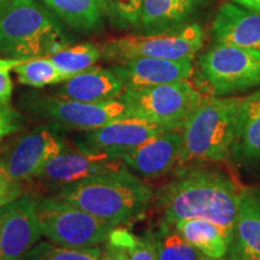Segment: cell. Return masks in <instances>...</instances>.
<instances>
[{"label": "cell", "mask_w": 260, "mask_h": 260, "mask_svg": "<svg viewBox=\"0 0 260 260\" xmlns=\"http://www.w3.org/2000/svg\"><path fill=\"white\" fill-rule=\"evenodd\" d=\"M241 190L228 175L210 169L181 171L158 191L164 222L205 219L222 228L232 240Z\"/></svg>", "instance_id": "6da1fadb"}, {"label": "cell", "mask_w": 260, "mask_h": 260, "mask_svg": "<svg viewBox=\"0 0 260 260\" xmlns=\"http://www.w3.org/2000/svg\"><path fill=\"white\" fill-rule=\"evenodd\" d=\"M53 195L117 226L141 217L152 203L153 190L123 167L69 184Z\"/></svg>", "instance_id": "7a4b0ae2"}, {"label": "cell", "mask_w": 260, "mask_h": 260, "mask_svg": "<svg viewBox=\"0 0 260 260\" xmlns=\"http://www.w3.org/2000/svg\"><path fill=\"white\" fill-rule=\"evenodd\" d=\"M71 44L63 22L37 0H9L0 14V58L50 57Z\"/></svg>", "instance_id": "3957f363"}, {"label": "cell", "mask_w": 260, "mask_h": 260, "mask_svg": "<svg viewBox=\"0 0 260 260\" xmlns=\"http://www.w3.org/2000/svg\"><path fill=\"white\" fill-rule=\"evenodd\" d=\"M240 98H203L184 123L178 161H225L232 154Z\"/></svg>", "instance_id": "277c9868"}, {"label": "cell", "mask_w": 260, "mask_h": 260, "mask_svg": "<svg viewBox=\"0 0 260 260\" xmlns=\"http://www.w3.org/2000/svg\"><path fill=\"white\" fill-rule=\"evenodd\" d=\"M19 105L34 119L61 132H89L132 118L128 106L119 98L103 103H82L31 92L22 96Z\"/></svg>", "instance_id": "5b68a950"}, {"label": "cell", "mask_w": 260, "mask_h": 260, "mask_svg": "<svg viewBox=\"0 0 260 260\" xmlns=\"http://www.w3.org/2000/svg\"><path fill=\"white\" fill-rule=\"evenodd\" d=\"M37 213L42 235L68 248L95 247L105 242L115 228L56 195L38 199Z\"/></svg>", "instance_id": "8992f818"}, {"label": "cell", "mask_w": 260, "mask_h": 260, "mask_svg": "<svg viewBox=\"0 0 260 260\" xmlns=\"http://www.w3.org/2000/svg\"><path fill=\"white\" fill-rule=\"evenodd\" d=\"M119 99L128 106L132 118L180 130L199 105L203 95L189 81L138 89H124Z\"/></svg>", "instance_id": "52a82bcc"}, {"label": "cell", "mask_w": 260, "mask_h": 260, "mask_svg": "<svg viewBox=\"0 0 260 260\" xmlns=\"http://www.w3.org/2000/svg\"><path fill=\"white\" fill-rule=\"evenodd\" d=\"M199 73L211 96L260 87V51L214 42L200 57Z\"/></svg>", "instance_id": "ba28073f"}, {"label": "cell", "mask_w": 260, "mask_h": 260, "mask_svg": "<svg viewBox=\"0 0 260 260\" xmlns=\"http://www.w3.org/2000/svg\"><path fill=\"white\" fill-rule=\"evenodd\" d=\"M205 31L200 24L190 23L178 30L154 35H128L104 44L103 58L124 61L134 58H160L183 60L197 56L204 46Z\"/></svg>", "instance_id": "9c48e42d"}, {"label": "cell", "mask_w": 260, "mask_h": 260, "mask_svg": "<svg viewBox=\"0 0 260 260\" xmlns=\"http://www.w3.org/2000/svg\"><path fill=\"white\" fill-rule=\"evenodd\" d=\"M61 130L44 124L18 136L0 152V171L12 180H35L51 159L68 147Z\"/></svg>", "instance_id": "30bf717a"}, {"label": "cell", "mask_w": 260, "mask_h": 260, "mask_svg": "<svg viewBox=\"0 0 260 260\" xmlns=\"http://www.w3.org/2000/svg\"><path fill=\"white\" fill-rule=\"evenodd\" d=\"M167 132L171 130L142 119L125 118L89 132L76 133L71 141L84 153L106 154L122 160L129 152Z\"/></svg>", "instance_id": "8fae6325"}, {"label": "cell", "mask_w": 260, "mask_h": 260, "mask_svg": "<svg viewBox=\"0 0 260 260\" xmlns=\"http://www.w3.org/2000/svg\"><path fill=\"white\" fill-rule=\"evenodd\" d=\"M41 235L37 200L30 195L0 209V260H27Z\"/></svg>", "instance_id": "7c38bea8"}, {"label": "cell", "mask_w": 260, "mask_h": 260, "mask_svg": "<svg viewBox=\"0 0 260 260\" xmlns=\"http://www.w3.org/2000/svg\"><path fill=\"white\" fill-rule=\"evenodd\" d=\"M123 164L121 159H113L106 154L84 153L79 149L73 151L69 147L51 159L35 180L57 191L84 178L118 170Z\"/></svg>", "instance_id": "4fadbf2b"}, {"label": "cell", "mask_w": 260, "mask_h": 260, "mask_svg": "<svg viewBox=\"0 0 260 260\" xmlns=\"http://www.w3.org/2000/svg\"><path fill=\"white\" fill-rule=\"evenodd\" d=\"M124 89H138L188 81L193 75V61L160 58H134L111 67Z\"/></svg>", "instance_id": "5bb4252c"}, {"label": "cell", "mask_w": 260, "mask_h": 260, "mask_svg": "<svg viewBox=\"0 0 260 260\" xmlns=\"http://www.w3.org/2000/svg\"><path fill=\"white\" fill-rule=\"evenodd\" d=\"M183 139L178 130L162 133L129 152L122 161L135 174L145 178H157L168 174L180 159Z\"/></svg>", "instance_id": "9a60e30c"}, {"label": "cell", "mask_w": 260, "mask_h": 260, "mask_svg": "<svg viewBox=\"0 0 260 260\" xmlns=\"http://www.w3.org/2000/svg\"><path fill=\"white\" fill-rule=\"evenodd\" d=\"M226 260H260V188L241 190Z\"/></svg>", "instance_id": "2e32d148"}, {"label": "cell", "mask_w": 260, "mask_h": 260, "mask_svg": "<svg viewBox=\"0 0 260 260\" xmlns=\"http://www.w3.org/2000/svg\"><path fill=\"white\" fill-rule=\"evenodd\" d=\"M214 42L260 51V15L235 3L219 6L212 22Z\"/></svg>", "instance_id": "e0dca14e"}, {"label": "cell", "mask_w": 260, "mask_h": 260, "mask_svg": "<svg viewBox=\"0 0 260 260\" xmlns=\"http://www.w3.org/2000/svg\"><path fill=\"white\" fill-rule=\"evenodd\" d=\"M209 0H144L136 34L154 35L178 30L193 19Z\"/></svg>", "instance_id": "ac0fdd59"}, {"label": "cell", "mask_w": 260, "mask_h": 260, "mask_svg": "<svg viewBox=\"0 0 260 260\" xmlns=\"http://www.w3.org/2000/svg\"><path fill=\"white\" fill-rule=\"evenodd\" d=\"M123 92L122 81L111 69L94 65L61 82L54 95L82 103H103L118 99Z\"/></svg>", "instance_id": "d6986e66"}, {"label": "cell", "mask_w": 260, "mask_h": 260, "mask_svg": "<svg viewBox=\"0 0 260 260\" xmlns=\"http://www.w3.org/2000/svg\"><path fill=\"white\" fill-rule=\"evenodd\" d=\"M230 155L242 165L260 164V90L240 98Z\"/></svg>", "instance_id": "ffe728a7"}, {"label": "cell", "mask_w": 260, "mask_h": 260, "mask_svg": "<svg viewBox=\"0 0 260 260\" xmlns=\"http://www.w3.org/2000/svg\"><path fill=\"white\" fill-rule=\"evenodd\" d=\"M172 226L187 242L209 259H226L230 237L217 224L205 219H181Z\"/></svg>", "instance_id": "44dd1931"}, {"label": "cell", "mask_w": 260, "mask_h": 260, "mask_svg": "<svg viewBox=\"0 0 260 260\" xmlns=\"http://www.w3.org/2000/svg\"><path fill=\"white\" fill-rule=\"evenodd\" d=\"M44 4L76 31L92 32L103 27L105 15L100 0H44Z\"/></svg>", "instance_id": "7402d4cb"}, {"label": "cell", "mask_w": 260, "mask_h": 260, "mask_svg": "<svg viewBox=\"0 0 260 260\" xmlns=\"http://www.w3.org/2000/svg\"><path fill=\"white\" fill-rule=\"evenodd\" d=\"M14 73L22 84L42 88L46 86H56L69 80V75L61 73L50 57H39L22 61L16 65Z\"/></svg>", "instance_id": "603a6c76"}, {"label": "cell", "mask_w": 260, "mask_h": 260, "mask_svg": "<svg viewBox=\"0 0 260 260\" xmlns=\"http://www.w3.org/2000/svg\"><path fill=\"white\" fill-rule=\"evenodd\" d=\"M50 58L61 73L73 77L76 74L94 67L98 60L102 59L103 48L99 45L83 42L70 45L53 53Z\"/></svg>", "instance_id": "cb8c5ba5"}, {"label": "cell", "mask_w": 260, "mask_h": 260, "mask_svg": "<svg viewBox=\"0 0 260 260\" xmlns=\"http://www.w3.org/2000/svg\"><path fill=\"white\" fill-rule=\"evenodd\" d=\"M153 234L158 260H211L172 229L171 224L162 222Z\"/></svg>", "instance_id": "d4e9b609"}, {"label": "cell", "mask_w": 260, "mask_h": 260, "mask_svg": "<svg viewBox=\"0 0 260 260\" xmlns=\"http://www.w3.org/2000/svg\"><path fill=\"white\" fill-rule=\"evenodd\" d=\"M100 4L113 27L138 31L144 0H100Z\"/></svg>", "instance_id": "484cf974"}, {"label": "cell", "mask_w": 260, "mask_h": 260, "mask_svg": "<svg viewBox=\"0 0 260 260\" xmlns=\"http://www.w3.org/2000/svg\"><path fill=\"white\" fill-rule=\"evenodd\" d=\"M102 249L99 247L68 248L51 243H39L29 253L27 260H99Z\"/></svg>", "instance_id": "4316f807"}, {"label": "cell", "mask_w": 260, "mask_h": 260, "mask_svg": "<svg viewBox=\"0 0 260 260\" xmlns=\"http://www.w3.org/2000/svg\"><path fill=\"white\" fill-rule=\"evenodd\" d=\"M22 124L23 119L21 113L16 111L10 103H0V141L18 132Z\"/></svg>", "instance_id": "83f0119b"}, {"label": "cell", "mask_w": 260, "mask_h": 260, "mask_svg": "<svg viewBox=\"0 0 260 260\" xmlns=\"http://www.w3.org/2000/svg\"><path fill=\"white\" fill-rule=\"evenodd\" d=\"M129 260H158L157 243L153 233L138 237L135 246L129 252Z\"/></svg>", "instance_id": "f1b7e54d"}, {"label": "cell", "mask_w": 260, "mask_h": 260, "mask_svg": "<svg viewBox=\"0 0 260 260\" xmlns=\"http://www.w3.org/2000/svg\"><path fill=\"white\" fill-rule=\"evenodd\" d=\"M22 193L23 188L19 182L12 180L4 172L0 171V209L22 197Z\"/></svg>", "instance_id": "f546056e"}, {"label": "cell", "mask_w": 260, "mask_h": 260, "mask_svg": "<svg viewBox=\"0 0 260 260\" xmlns=\"http://www.w3.org/2000/svg\"><path fill=\"white\" fill-rule=\"evenodd\" d=\"M14 92L10 69H0V103L9 104Z\"/></svg>", "instance_id": "4dcf8cb0"}, {"label": "cell", "mask_w": 260, "mask_h": 260, "mask_svg": "<svg viewBox=\"0 0 260 260\" xmlns=\"http://www.w3.org/2000/svg\"><path fill=\"white\" fill-rule=\"evenodd\" d=\"M99 260H129V253L116 247L106 245L105 252L100 254Z\"/></svg>", "instance_id": "1f68e13d"}, {"label": "cell", "mask_w": 260, "mask_h": 260, "mask_svg": "<svg viewBox=\"0 0 260 260\" xmlns=\"http://www.w3.org/2000/svg\"><path fill=\"white\" fill-rule=\"evenodd\" d=\"M232 3L243 6V8L252 10L260 15V0H230Z\"/></svg>", "instance_id": "d6a6232c"}, {"label": "cell", "mask_w": 260, "mask_h": 260, "mask_svg": "<svg viewBox=\"0 0 260 260\" xmlns=\"http://www.w3.org/2000/svg\"><path fill=\"white\" fill-rule=\"evenodd\" d=\"M23 59H5V58H0V69H10L12 70L16 65L21 64Z\"/></svg>", "instance_id": "836d02e7"}, {"label": "cell", "mask_w": 260, "mask_h": 260, "mask_svg": "<svg viewBox=\"0 0 260 260\" xmlns=\"http://www.w3.org/2000/svg\"><path fill=\"white\" fill-rule=\"evenodd\" d=\"M9 0H0V14H2L3 9H4V6L6 5V3H8Z\"/></svg>", "instance_id": "e575fe53"}]
</instances>
